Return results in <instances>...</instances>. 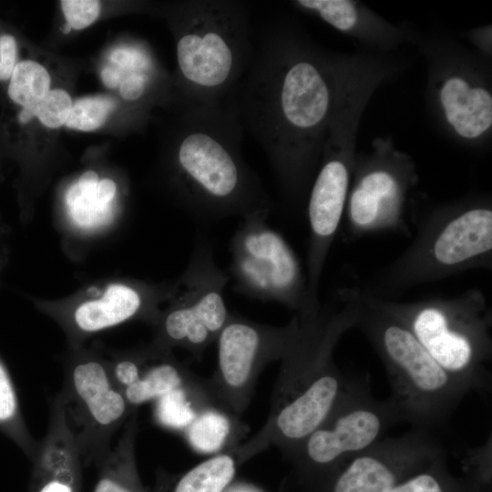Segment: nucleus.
<instances>
[{
	"instance_id": "0eeeda50",
	"label": "nucleus",
	"mask_w": 492,
	"mask_h": 492,
	"mask_svg": "<svg viewBox=\"0 0 492 492\" xmlns=\"http://www.w3.org/2000/svg\"><path fill=\"white\" fill-rule=\"evenodd\" d=\"M372 296L380 308L411 331L467 394L490 392L492 376L487 364L492 356V313L480 290L415 302Z\"/></svg>"
},
{
	"instance_id": "ddd939ff",
	"label": "nucleus",
	"mask_w": 492,
	"mask_h": 492,
	"mask_svg": "<svg viewBox=\"0 0 492 492\" xmlns=\"http://www.w3.org/2000/svg\"><path fill=\"white\" fill-rule=\"evenodd\" d=\"M229 279L216 264L210 245L197 243L172 303L159 318L153 351L168 354L177 346L200 359L231 315L223 297Z\"/></svg>"
},
{
	"instance_id": "72a5a7b5",
	"label": "nucleus",
	"mask_w": 492,
	"mask_h": 492,
	"mask_svg": "<svg viewBox=\"0 0 492 492\" xmlns=\"http://www.w3.org/2000/svg\"><path fill=\"white\" fill-rule=\"evenodd\" d=\"M41 484L36 492H74L76 480L38 478Z\"/></svg>"
},
{
	"instance_id": "6e6552de",
	"label": "nucleus",
	"mask_w": 492,
	"mask_h": 492,
	"mask_svg": "<svg viewBox=\"0 0 492 492\" xmlns=\"http://www.w3.org/2000/svg\"><path fill=\"white\" fill-rule=\"evenodd\" d=\"M364 103L344 109L331 126L307 197L306 305L300 315L316 313L318 289L330 248L342 223L355 159L354 137Z\"/></svg>"
},
{
	"instance_id": "cd10ccee",
	"label": "nucleus",
	"mask_w": 492,
	"mask_h": 492,
	"mask_svg": "<svg viewBox=\"0 0 492 492\" xmlns=\"http://www.w3.org/2000/svg\"><path fill=\"white\" fill-rule=\"evenodd\" d=\"M70 96L61 88L49 90L37 104L32 106L33 115L50 128L65 124L72 108Z\"/></svg>"
},
{
	"instance_id": "412c9836",
	"label": "nucleus",
	"mask_w": 492,
	"mask_h": 492,
	"mask_svg": "<svg viewBox=\"0 0 492 492\" xmlns=\"http://www.w3.org/2000/svg\"><path fill=\"white\" fill-rule=\"evenodd\" d=\"M388 492H491V486L466 473L462 476L452 473L448 467L447 454H445Z\"/></svg>"
},
{
	"instance_id": "9b49d317",
	"label": "nucleus",
	"mask_w": 492,
	"mask_h": 492,
	"mask_svg": "<svg viewBox=\"0 0 492 492\" xmlns=\"http://www.w3.org/2000/svg\"><path fill=\"white\" fill-rule=\"evenodd\" d=\"M374 147L371 154L355 156L344 210L349 241L387 231L410 234L405 209L417 181L415 165L386 141Z\"/></svg>"
},
{
	"instance_id": "6ab92c4d",
	"label": "nucleus",
	"mask_w": 492,
	"mask_h": 492,
	"mask_svg": "<svg viewBox=\"0 0 492 492\" xmlns=\"http://www.w3.org/2000/svg\"><path fill=\"white\" fill-rule=\"evenodd\" d=\"M169 353H149L138 379L122 391L128 405L136 410L140 405L156 401L181 387L197 384L200 379L180 363L169 357Z\"/></svg>"
},
{
	"instance_id": "9d476101",
	"label": "nucleus",
	"mask_w": 492,
	"mask_h": 492,
	"mask_svg": "<svg viewBox=\"0 0 492 492\" xmlns=\"http://www.w3.org/2000/svg\"><path fill=\"white\" fill-rule=\"evenodd\" d=\"M270 208L242 217L231 239V275L236 291L261 301L277 302L295 314L306 305V276L284 237L267 222Z\"/></svg>"
},
{
	"instance_id": "c85d7f7f",
	"label": "nucleus",
	"mask_w": 492,
	"mask_h": 492,
	"mask_svg": "<svg viewBox=\"0 0 492 492\" xmlns=\"http://www.w3.org/2000/svg\"><path fill=\"white\" fill-rule=\"evenodd\" d=\"M61 7L67 25L77 30L90 26L100 13V3L95 0H63Z\"/></svg>"
},
{
	"instance_id": "1a4fd4ad",
	"label": "nucleus",
	"mask_w": 492,
	"mask_h": 492,
	"mask_svg": "<svg viewBox=\"0 0 492 492\" xmlns=\"http://www.w3.org/2000/svg\"><path fill=\"white\" fill-rule=\"evenodd\" d=\"M400 423V414L389 398H375L367 377L352 376L334 407L291 459L304 474L321 478L325 487L351 458Z\"/></svg>"
},
{
	"instance_id": "e433bc0d",
	"label": "nucleus",
	"mask_w": 492,
	"mask_h": 492,
	"mask_svg": "<svg viewBox=\"0 0 492 492\" xmlns=\"http://www.w3.org/2000/svg\"><path fill=\"white\" fill-rule=\"evenodd\" d=\"M235 492H251V491H248V490H245V489H242V490H237Z\"/></svg>"
},
{
	"instance_id": "a211bd4d",
	"label": "nucleus",
	"mask_w": 492,
	"mask_h": 492,
	"mask_svg": "<svg viewBox=\"0 0 492 492\" xmlns=\"http://www.w3.org/2000/svg\"><path fill=\"white\" fill-rule=\"evenodd\" d=\"M145 293L137 287L115 283L99 299L80 303L71 323L76 333L90 334L108 329L146 313Z\"/></svg>"
},
{
	"instance_id": "20e7f679",
	"label": "nucleus",
	"mask_w": 492,
	"mask_h": 492,
	"mask_svg": "<svg viewBox=\"0 0 492 492\" xmlns=\"http://www.w3.org/2000/svg\"><path fill=\"white\" fill-rule=\"evenodd\" d=\"M174 18L183 106L223 103L253 55L246 5L234 0H192L181 4Z\"/></svg>"
},
{
	"instance_id": "f3484780",
	"label": "nucleus",
	"mask_w": 492,
	"mask_h": 492,
	"mask_svg": "<svg viewBox=\"0 0 492 492\" xmlns=\"http://www.w3.org/2000/svg\"><path fill=\"white\" fill-rule=\"evenodd\" d=\"M292 5L313 14L337 31L384 50L402 41V31L359 2L352 0H296Z\"/></svg>"
},
{
	"instance_id": "bb28decb",
	"label": "nucleus",
	"mask_w": 492,
	"mask_h": 492,
	"mask_svg": "<svg viewBox=\"0 0 492 492\" xmlns=\"http://www.w3.org/2000/svg\"><path fill=\"white\" fill-rule=\"evenodd\" d=\"M116 106V100L108 96L99 95L78 99L72 105L65 124L72 129L95 130L106 122Z\"/></svg>"
},
{
	"instance_id": "4be33fe9",
	"label": "nucleus",
	"mask_w": 492,
	"mask_h": 492,
	"mask_svg": "<svg viewBox=\"0 0 492 492\" xmlns=\"http://www.w3.org/2000/svg\"><path fill=\"white\" fill-rule=\"evenodd\" d=\"M155 418L169 429L184 431L200 411L213 406L203 385L197 384L178 388L155 401Z\"/></svg>"
},
{
	"instance_id": "a878e982",
	"label": "nucleus",
	"mask_w": 492,
	"mask_h": 492,
	"mask_svg": "<svg viewBox=\"0 0 492 492\" xmlns=\"http://www.w3.org/2000/svg\"><path fill=\"white\" fill-rule=\"evenodd\" d=\"M50 76L47 70L33 60L16 64L8 80V100L19 106H34L48 93Z\"/></svg>"
},
{
	"instance_id": "f8f14e48",
	"label": "nucleus",
	"mask_w": 492,
	"mask_h": 492,
	"mask_svg": "<svg viewBox=\"0 0 492 492\" xmlns=\"http://www.w3.org/2000/svg\"><path fill=\"white\" fill-rule=\"evenodd\" d=\"M299 318L283 326L251 322L231 314L220 333L216 368L210 379L203 380L213 406L238 417L250 404L262 369L281 360L293 341Z\"/></svg>"
},
{
	"instance_id": "5701e85b",
	"label": "nucleus",
	"mask_w": 492,
	"mask_h": 492,
	"mask_svg": "<svg viewBox=\"0 0 492 492\" xmlns=\"http://www.w3.org/2000/svg\"><path fill=\"white\" fill-rule=\"evenodd\" d=\"M0 431L26 456L35 458L38 445L30 435L11 375L0 358Z\"/></svg>"
},
{
	"instance_id": "7c9ffc66",
	"label": "nucleus",
	"mask_w": 492,
	"mask_h": 492,
	"mask_svg": "<svg viewBox=\"0 0 492 492\" xmlns=\"http://www.w3.org/2000/svg\"><path fill=\"white\" fill-rule=\"evenodd\" d=\"M149 356V353L146 355L125 356L109 365L112 377L121 391L138 379Z\"/></svg>"
},
{
	"instance_id": "39448f33",
	"label": "nucleus",
	"mask_w": 492,
	"mask_h": 492,
	"mask_svg": "<svg viewBox=\"0 0 492 492\" xmlns=\"http://www.w3.org/2000/svg\"><path fill=\"white\" fill-rule=\"evenodd\" d=\"M416 234L408 248L376 274L370 293L391 297L414 286L492 265V207L467 198L413 216Z\"/></svg>"
},
{
	"instance_id": "f257e3e1",
	"label": "nucleus",
	"mask_w": 492,
	"mask_h": 492,
	"mask_svg": "<svg viewBox=\"0 0 492 492\" xmlns=\"http://www.w3.org/2000/svg\"><path fill=\"white\" fill-rule=\"evenodd\" d=\"M382 70L330 54L288 24L268 28L223 101L266 154L284 198L307 199L333 121L370 96Z\"/></svg>"
},
{
	"instance_id": "473e14b6",
	"label": "nucleus",
	"mask_w": 492,
	"mask_h": 492,
	"mask_svg": "<svg viewBox=\"0 0 492 492\" xmlns=\"http://www.w3.org/2000/svg\"><path fill=\"white\" fill-rule=\"evenodd\" d=\"M116 183L109 179L98 180L96 189V199L104 207H111V202L116 195Z\"/></svg>"
},
{
	"instance_id": "393cba45",
	"label": "nucleus",
	"mask_w": 492,
	"mask_h": 492,
	"mask_svg": "<svg viewBox=\"0 0 492 492\" xmlns=\"http://www.w3.org/2000/svg\"><path fill=\"white\" fill-rule=\"evenodd\" d=\"M234 474V457L231 452L220 453L187 472L174 492H222Z\"/></svg>"
},
{
	"instance_id": "aec40b11",
	"label": "nucleus",
	"mask_w": 492,
	"mask_h": 492,
	"mask_svg": "<svg viewBox=\"0 0 492 492\" xmlns=\"http://www.w3.org/2000/svg\"><path fill=\"white\" fill-rule=\"evenodd\" d=\"M238 417L209 406L199 413L183 431L190 447L200 454L233 451L238 446Z\"/></svg>"
},
{
	"instance_id": "f704fd0d",
	"label": "nucleus",
	"mask_w": 492,
	"mask_h": 492,
	"mask_svg": "<svg viewBox=\"0 0 492 492\" xmlns=\"http://www.w3.org/2000/svg\"><path fill=\"white\" fill-rule=\"evenodd\" d=\"M122 78L121 73L117 69L106 67L101 71V79L104 85L109 88L119 86Z\"/></svg>"
},
{
	"instance_id": "dca6fc26",
	"label": "nucleus",
	"mask_w": 492,
	"mask_h": 492,
	"mask_svg": "<svg viewBox=\"0 0 492 492\" xmlns=\"http://www.w3.org/2000/svg\"><path fill=\"white\" fill-rule=\"evenodd\" d=\"M438 62L432 88L445 126L463 141H479L492 127L488 84L457 57L441 58Z\"/></svg>"
},
{
	"instance_id": "b1692460",
	"label": "nucleus",
	"mask_w": 492,
	"mask_h": 492,
	"mask_svg": "<svg viewBox=\"0 0 492 492\" xmlns=\"http://www.w3.org/2000/svg\"><path fill=\"white\" fill-rule=\"evenodd\" d=\"M97 183V174L94 170H87L69 187L66 194L69 216L80 227L98 226L110 218L111 207L100 205L96 199Z\"/></svg>"
},
{
	"instance_id": "2f4dec72",
	"label": "nucleus",
	"mask_w": 492,
	"mask_h": 492,
	"mask_svg": "<svg viewBox=\"0 0 492 492\" xmlns=\"http://www.w3.org/2000/svg\"><path fill=\"white\" fill-rule=\"evenodd\" d=\"M18 45L12 34L0 31V82L8 81L17 62Z\"/></svg>"
},
{
	"instance_id": "423d86ee",
	"label": "nucleus",
	"mask_w": 492,
	"mask_h": 492,
	"mask_svg": "<svg viewBox=\"0 0 492 492\" xmlns=\"http://www.w3.org/2000/svg\"><path fill=\"white\" fill-rule=\"evenodd\" d=\"M354 327L372 344L386 370L388 397L402 422L437 434L467 393L434 360L411 331L380 308L364 288L353 287Z\"/></svg>"
},
{
	"instance_id": "c9c22d12",
	"label": "nucleus",
	"mask_w": 492,
	"mask_h": 492,
	"mask_svg": "<svg viewBox=\"0 0 492 492\" xmlns=\"http://www.w3.org/2000/svg\"><path fill=\"white\" fill-rule=\"evenodd\" d=\"M71 27L68 25H66L64 28V33H68L70 31Z\"/></svg>"
},
{
	"instance_id": "4468645a",
	"label": "nucleus",
	"mask_w": 492,
	"mask_h": 492,
	"mask_svg": "<svg viewBox=\"0 0 492 492\" xmlns=\"http://www.w3.org/2000/svg\"><path fill=\"white\" fill-rule=\"evenodd\" d=\"M59 395L80 456L103 463L112 436L137 411L115 383L109 365L91 355L74 358Z\"/></svg>"
},
{
	"instance_id": "c756f323",
	"label": "nucleus",
	"mask_w": 492,
	"mask_h": 492,
	"mask_svg": "<svg viewBox=\"0 0 492 492\" xmlns=\"http://www.w3.org/2000/svg\"><path fill=\"white\" fill-rule=\"evenodd\" d=\"M464 462L466 474L491 486V437L482 446L468 449Z\"/></svg>"
},
{
	"instance_id": "2eb2a0df",
	"label": "nucleus",
	"mask_w": 492,
	"mask_h": 492,
	"mask_svg": "<svg viewBox=\"0 0 492 492\" xmlns=\"http://www.w3.org/2000/svg\"><path fill=\"white\" fill-rule=\"evenodd\" d=\"M447 454L437 435L413 429L384 437L351 458L325 486V492H388Z\"/></svg>"
},
{
	"instance_id": "7ed1b4c3",
	"label": "nucleus",
	"mask_w": 492,
	"mask_h": 492,
	"mask_svg": "<svg viewBox=\"0 0 492 492\" xmlns=\"http://www.w3.org/2000/svg\"><path fill=\"white\" fill-rule=\"evenodd\" d=\"M180 120L173 149L176 180L194 215L244 217L270 208L260 179L243 159L244 130L231 108L184 106Z\"/></svg>"
},
{
	"instance_id": "f03ea898",
	"label": "nucleus",
	"mask_w": 492,
	"mask_h": 492,
	"mask_svg": "<svg viewBox=\"0 0 492 492\" xmlns=\"http://www.w3.org/2000/svg\"><path fill=\"white\" fill-rule=\"evenodd\" d=\"M297 316L299 328L280 360L268 418L254 436L231 451L239 460L272 447L291 458L326 418L351 380L336 365L333 352L342 336L354 327L353 288L340 289L318 313Z\"/></svg>"
}]
</instances>
